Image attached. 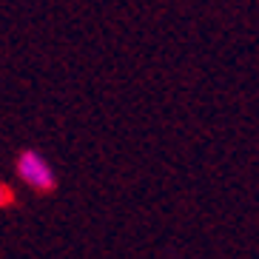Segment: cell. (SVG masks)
<instances>
[{
	"label": "cell",
	"mask_w": 259,
	"mask_h": 259,
	"mask_svg": "<svg viewBox=\"0 0 259 259\" xmlns=\"http://www.w3.org/2000/svg\"><path fill=\"white\" fill-rule=\"evenodd\" d=\"M17 174L29 188L34 191H54L57 180H54V168L46 162V157H40L37 151H23L17 157Z\"/></svg>",
	"instance_id": "6da1fadb"
},
{
	"label": "cell",
	"mask_w": 259,
	"mask_h": 259,
	"mask_svg": "<svg viewBox=\"0 0 259 259\" xmlns=\"http://www.w3.org/2000/svg\"><path fill=\"white\" fill-rule=\"evenodd\" d=\"M12 202H15V191L9 188L6 183H0V208L12 205Z\"/></svg>",
	"instance_id": "7a4b0ae2"
}]
</instances>
